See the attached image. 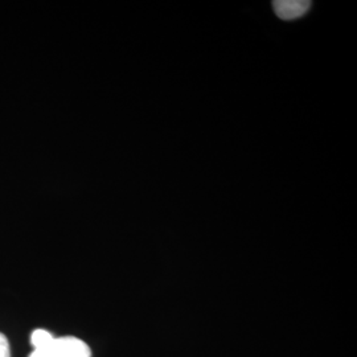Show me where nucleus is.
Segmentation results:
<instances>
[{
	"label": "nucleus",
	"instance_id": "nucleus-2",
	"mask_svg": "<svg viewBox=\"0 0 357 357\" xmlns=\"http://www.w3.org/2000/svg\"><path fill=\"white\" fill-rule=\"evenodd\" d=\"M274 11L282 20H295L310 10L311 1L308 0H277L273 3Z\"/></svg>",
	"mask_w": 357,
	"mask_h": 357
},
{
	"label": "nucleus",
	"instance_id": "nucleus-4",
	"mask_svg": "<svg viewBox=\"0 0 357 357\" xmlns=\"http://www.w3.org/2000/svg\"><path fill=\"white\" fill-rule=\"evenodd\" d=\"M0 357H11L8 340L3 333H0Z\"/></svg>",
	"mask_w": 357,
	"mask_h": 357
},
{
	"label": "nucleus",
	"instance_id": "nucleus-1",
	"mask_svg": "<svg viewBox=\"0 0 357 357\" xmlns=\"http://www.w3.org/2000/svg\"><path fill=\"white\" fill-rule=\"evenodd\" d=\"M29 357H90V349L77 337H53L50 344L33 349Z\"/></svg>",
	"mask_w": 357,
	"mask_h": 357
},
{
	"label": "nucleus",
	"instance_id": "nucleus-3",
	"mask_svg": "<svg viewBox=\"0 0 357 357\" xmlns=\"http://www.w3.org/2000/svg\"><path fill=\"white\" fill-rule=\"evenodd\" d=\"M52 340H53V335L45 330H36L31 335V343L33 345V349L45 347L50 344Z\"/></svg>",
	"mask_w": 357,
	"mask_h": 357
}]
</instances>
